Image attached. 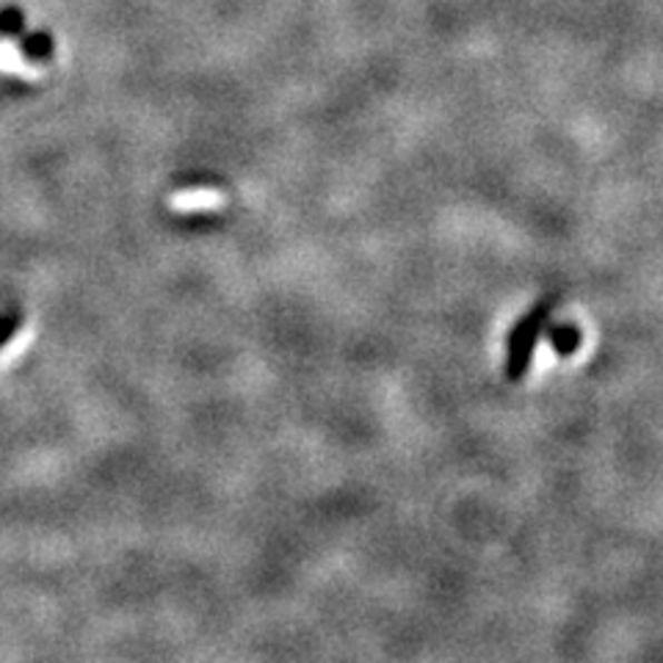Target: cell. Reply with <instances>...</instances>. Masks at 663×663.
I'll return each instance as SVG.
<instances>
[{"label": "cell", "instance_id": "cell-1", "mask_svg": "<svg viewBox=\"0 0 663 663\" xmlns=\"http://www.w3.org/2000/svg\"><path fill=\"white\" fill-rule=\"evenodd\" d=\"M556 307V299H545L523 318L512 332L506 343V365H503V376L508 382H519L531 368V359H534V348L540 343L542 329H545L547 318H551V310Z\"/></svg>", "mask_w": 663, "mask_h": 663}, {"label": "cell", "instance_id": "cell-2", "mask_svg": "<svg viewBox=\"0 0 663 663\" xmlns=\"http://www.w3.org/2000/svg\"><path fill=\"white\" fill-rule=\"evenodd\" d=\"M22 321H26V313L17 310V307H11V310L0 313V348H3L6 343H9L11 337L17 335V332H20Z\"/></svg>", "mask_w": 663, "mask_h": 663}]
</instances>
